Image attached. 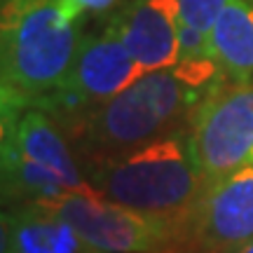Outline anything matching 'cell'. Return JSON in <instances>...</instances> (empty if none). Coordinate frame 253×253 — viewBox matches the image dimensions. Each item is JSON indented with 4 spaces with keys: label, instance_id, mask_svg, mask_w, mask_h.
Returning a JSON list of instances; mask_svg holds the SVG:
<instances>
[{
    "label": "cell",
    "instance_id": "12",
    "mask_svg": "<svg viewBox=\"0 0 253 253\" xmlns=\"http://www.w3.org/2000/svg\"><path fill=\"white\" fill-rule=\"evenodd\" d=\"M33 103L9 87L0 82V202L12 197V169H14V145H17L19 122L26 108Z\"/></svg>",
    "mask_w": 253,
    "mask_h": 253
},
{
    "label": "cell",
    "instance_id": "3",
    "mask_svg": "<svg viewBox=\"0 0 253 253\" xmlns=\"http://www.w3.org/2000/svg\"><path fill=\"white\" fill-rule=\"evenodd\" d=\"M204 91L190 87L173 68L145 73L143 78L82 115L78 129L89 160L134 150L164 136L183 115L197 108Z\"/></svg>",
    "mask_w": 253,
    "mask_h": 253
},
{
    "label": "cell",
    "instance_id": "11",
    "mask_svg": "<svg viewBox=\"0 0 253 253\" xmlns=\"http://www.w3.org/2000/svg\"><path fill=\"white\" fill-rule=\"evenodd\" d=\"M12 244L14 253H106L40 204L12 211Z\"/></svg>",
    "mask_w": 253,
    "mask_h": 253
},
{
    "label": "cell",
    "instance_id": "1",
    "mask_svg": "<svg viewBox=\"0 0 253 253\" xmlns=\"http://www.w3.org/2000/svg\"><path fill=\"white\" fill-rule=\"evenodd\" d=\"M84 176L110 202L167 218H192L207 190L190 136L183 134H164L134 150L89 160Z\"/></svg>",
    "mask_w": 253,
    "mask_h": 253
},
{
    "label": "cell",
    "instance_id": "14",
    "mask_svg": "<svg viewBox=\"0 0 253 253\" xmlns=\"http://www.w3.org/2000/svg\"><path fill=\"white\" fill-rule=\"evenodd\" d=\"M0 253H14L12 244V213L0 209Z\"/></svg>",
    "mask_w": 253,
    "mask_h": 253
},
{
    "label": "cell",
    "instance_id": "2",
    "mask_svg": "<svg viewBox=\"0 0 253 253\" xmlns=\"http://www.w3.org/2000/svg\"><path fill=\"white\" fill-rule=\"evenodd\" d=\"M66 0H0V82L40 106L61 89L82 38Z\"/></svg>",
    "mask_w": 253,
    "mask_h": 253
},
{
    "label": "cell",
    "instance_id": "16",
    "mask_svg": "<svg viewBox=\"0 0 253 253\" xmlns=\"http://www.w3.org/2000/svg\"><path fill=\"white\" fill-rule=\"evenodd\" d=\"M251 162H253V160H251Z\"/></svg>",
    "mask_w": 253,
    "mask_h": 253
},
{
    "label": "cell",
    "instance_id": "10",
    "mask_svg": "<svg viewBox=\"0 0 253 253\" xmlns=\"http://www.w3.org/2000/svg\"><path fill=\"white\" fill-rule=\"evenodd\" d=\"M211 54L220 75L246 87L253 82V0H227L211 31Z\"/></svg>",
    "mask_w": 253,
    "mask_h": 253
},
{
    "label": "cell",
    "instance_id": "4",
    "mask_svg": "<svg viewBox=\"0 0 253 253\" xmlns=\"http://www.w3.org/2000/svg\"><path fill=\"white\" fill-rule=\"evenodd\" d=\"M40 207L54 211L82 239L106 253H173L190 237V218L134 211L106 199L94 188Z\"/></svg>",
    "mask_w": 253,
    "mask_h": 253
},
{
    "label": "cell",
    "instance_id": "15",
    "mask_svg": "<svg viewBox=\"0 0 253 253\" xmlns=\"http://www.w3.org/2000/svg\"><path fill=\"white\" fill-rule=\"evenodd\" d=\"M235 253H253V239H249L246 244H242L239 249H237Z\"/></svg>",
    "mask_w": 253,
    "mask_h": 253
},
{
    "label": "cell",
    "instance_id": "13",
    "mask_svg": "<svg viewBox=\"0 0 253 253\" xmlns=\"http://www.w3.org/2000/svg\"><path fill=\"white\" fill-rule=\"evenodd\" d=\"M115 5H118V0H66V7L71 12V17H75L78 21L87 12H106Z\"/></svg>",
    "mask_w": 253,
    "mask_h": 253
},
{
    "label": "cell",
    "instance_id": "9",
    "mask_svg": "<svg viewBox=\"0 0 253 253\" xmlns=\"http://www.w3.org/2000/svg\"><path fill=\"white\" fill-rule=\"evenodd\" d=\"M113 24L143 75L176 66L178 0H131Z\"/></svg>",
    "mask_w": 253,
    "mask_h": 253
},
{
    "label": "cell",
    "instance_id": "7",
    "mask_svg": "<svg viewBox=\"0 0 253 253\" xmlns=\"http://www.w3.org/2000/svg\"><path fill=\"white\" fill-rule=\"evenodd\" d=\"M138 78H143V71L122 42L118 26L110 21L99 36L82 38L61 89L38 108L61 110L71 115L89 113L99 103L131 87Z\"/></svg>",
    "mask_w": 253,
    "mask_h": 253
},
{
    "label": "cell",
    "instance_id": "5",
    "mask_svg": "<svg viewBox=\"0 0 253 253\" xmlns=\"http://www.w3.org/2000/svg\"><path fill=\"white\" fill-rule=\"evenodd\" d=\"M89 188L87 176L47 110L38 106L26 108L14 145L12 197L26 199V204H52Z\"/></svg>",
    "mask_w": 253,
    "mask_h": 253
},
{
    "label": "cell",
    "instance_id": "8",
    "mask_svg": "<svg viewBox=\"0 0 253 253\" xmlns=\"http://www.w3.org/2000/svg\"><path fill=\"white\" fill-rule=\"evenodd\" d=\"M253 239V162L207 185L190 218L188 242L199 253H235Z\"/></svg>",
    "mask_w": 253,
    "mask_h": 253
},
{
    "label": "cell",
    "instance_id": "6",
    "mask_svg": "<svg viewBox=\"0 0 253 253\" xmlns=\"http://www.w3.org/2000/svg\"><path fill=\"white\" fill-rule=\"evenodd\" d=\"M190 148L207 185L253 160V84H218L192 110Z\"/></svg>",
    "mask_w": 253,
    "mask_h": 253
}]
</instances>
